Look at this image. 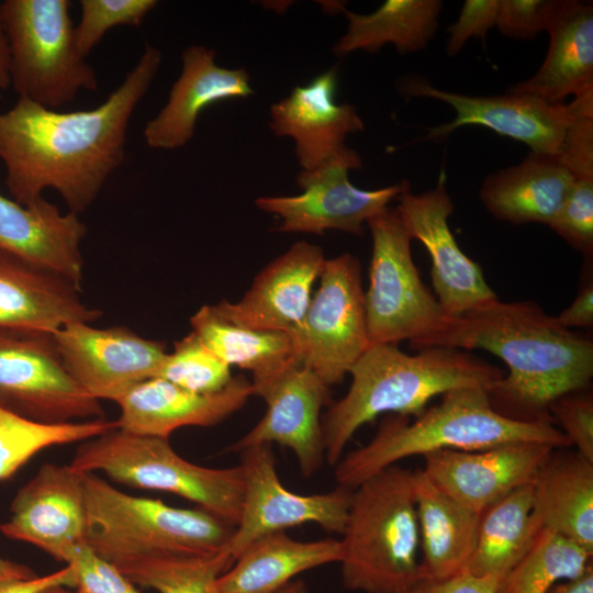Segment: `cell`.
<instances>
[{
	"label": "cell",
	"instance_id": "6da1fadb",
	"mask_svg": "<svg viewBox=\"0 0 593 593\" xmlns=\"http://www.w3.org/2000/svg\"><path fill=\"white\" fill-rule=\"evenodd\" d=\"M160 63V52L146 45L121 85L93 109L58 112L19 98L0 113V159L13 200L30 205L53 189L69 212L86 211L124 160L131 116Z\"/></svg>",
	"mask_w": 593,
	"mask_h": 593
},
{
	"label": "cell",
	"instance_id": "7a4b0ae2",
	"mask_svg": "<svg viewBox=\"0 0 593 593\" xmlns=\"http://www.w3.org/2000/svg\"><path fill=\"white\" fill-rule=\"evenodd\" d=\"M411 346L483 349L497 356L508 372L488 394L499 413L518 421H552L551 403L588 389L593 378L592 338L562 326L533 301L496 299L445 317Z\"/></svg>",
	"mask_w": 593,
	"mask_h": 593
},
{
	"label": "cell",
	"instance_id": "3957f363",
	"mask_svg": "<svg viewBox=\"0 0 593 593\" xmlns=\"http://www.w3.org/2000/svg\"><path fill=\"white\" fill-rule=\"evenodd\" d=\"M351 384L322 416L325 459L335 466L355 433L381 414L417 417L435 396L466 387L489 390L505 372L450 347L409 355L398 345H370L349 370Z\"/></svg>",
	"mask_w": 593,
	"mask_h": 593
},
{
	"label": "cell",
	"instance_id": "277c9868",
	"mask_svg": "<svg viewBox=\"0 0 593 593\" xmlns=\"http://www.w3.org/2000/svg\"><path fill=\"white\" fill-rule=\"evenodd\" d=\"M535 441L555 448L571 446L550 419L518 421L499 413L483 387L454 389L439 404L425 410L413 423L389 414L373 438L337 461L338 485L354 490L366 479L398 461L438 450H483L508 443Z\"/></svg>",
	"mask_w": 593,
	"mask_h": 593
},
{
	"label": "cell",
	"instance_id": "5b68a950",
	"mask_svg": "<svg viewBox=\"0 0 593 593\" xmlns=\"http://www.w3.org/2000/svg\"><path fill=\"white\" fill-rule=\"evenodd\" d=\"M412 473L393 465L353 490L340 540L347 590L406 593L424 578Z\"/></svg>",
	"mask_w": 593,
	"mask_h": 593
},
{
	"label": "cell",
	"instance_id": "8992f818",
	"mask_svg": "<svg viewBox=\"0 0 593 593\" xmlns=\"http://www.w3.org/2000/svg\"><path fill=\"white\" fill-rule=\"evenodd\" d=\"M87 546L116 568L145 558L224 550L234 527L211 513L120 491L83 472Z\"/></svg>",
	"mask_w": 593,
	"mask_h": 593
},
{
	"label": "cell",
	"instance_id": "52a82bcc",
	"mask_svg": "<svg viewBox=\"0 0 593 593\" xmlns=\"http://www.w3.org/2000/svg\"><path fill=\"white\" fill-rule=\"evenodd\" d=\"M85 473L102 472L132 488L176 494L235 527L244 493L240 466L209 468L178 455L168 439L118 427L82 441L69 463Z\"/></svg>",
	"mask_w": 593,
	"mask_h": 593
},
{
	"label": "cell",
	"instance_id": "ba28073f",
	"mask_svg": "<svg viewBox=\"0 0 593 593\" xmlns=\"http://www.w3.org/2000/svg\"><path fill=\"white\" fill-rule=\"evenodd\" d=\"M69 0H4L0 23L19 98L55 109L80 90L96 91L97 75L78 49Z\"/></svg>",
	"mask_w": 593,
	"mask_h": 593
},
{
	"label": "cell",
	"instance_id": "9c48e42d",
	"mask_svg": "<svg viewBox=\"0 0 593 593\" xmlns=\"http://www.w3.org/2000/svg\"><path fill=\"white\" fill-rule=\"evenodd\" d=\"M372 237L369 287L365 291L370 345H410L434 332L446 317L419 277L410 237L396 208L367 221Z\"/></svg>",
	"mask_w": 593,
	"mask_h": 593
},
{
	"label": "cell",
	"instance_id": "30bf717a",
	"mask_svg": "<svg viewBox=\"0 0 593 593\" xmlns=\"http://www.w3.org/2000/svg\"><path fill=\"white\" fill-rule=\"evenodd\" d=\"M318 279L301 324L289 335L294 357L331 388L370 346L360 261L349 253L325 259Z\"/></svg>",
	"mask_w": 593,
	"mask_h": 593
},
{
	"label": "cell",
	"instance_id": "8fae6325",
	"mask_svg": "<svg viewBox=\"0 0 593 593\" xmlns=\"http://www.w3.org/2000/svg\"><path fill=\"white\" fill-rule=\"evenodd\" d=\"M0 406L49 424L105 418L67 372L53 333L34 329L0 328Z\"/></svg>",
	"mask_w": 593,
	"mask_h": 593
},
{
	"label": "cell",
	"instance_id": "7c38bea8",
	"mask_svg": "<svg viewBox=\"0 0 593 593\" xmlns=\"http://www.w3.org/2000/svg\"><path fill=\"white\" fill-rule=\"evenodd\" d=\"M361 166L360 155L346 146L321 167L299 172L296 183L302 193L260 197L255 205L281 219L277 227L280 233L323 235L328 230H337L360 236L363 223L410 190L405 180L373 190L357 188L349 181L348 172Z\"/></svg>",
	"mask_w": 593,
	"mask_h": 593
},
{
	"label": "cell",
	"instance_id": "4fadbf2b",
	"mask_svg": "<svg viewBox=\"0 0 593 593\" xmlns=\"http://www.w3.org/2000/svg\"><path fill=\"white\" fill-rule=\"evenodd\" d=\"M239 452L244 477L242 512L225 547L233 560L256 539L306 523L331 533L344 532L353 490L338 485L324 493L298 494L282 485L271 444Z\"/></svg>",
	"mask_w": 593,
	"mask_h": 593
},
{
	"label": "cell",
	"instance_id": "5bb4252c",
	"mask_svg": "<svg viewBox=\"0 0 593 593\" xmlns=\"http://www.w3.org/2000/svg\"><path fill=\"white\" fill-rule=\"evenodd\" d=\"M250 382L253 394L265 400L266 413L226 451L277 443L293 451L303 477L315 474L325 459L321 410L329 401V387L295 357Z\"/></svg>",
	"mask_w": 593,
	"mask_h": 593
},
{
	"label": "cell",
	"instance_id": "9a60e30c",
	"mask_svg": "<svg viewBox=\"0 0 593 593\" xmlns=\"http://www.w3.org/2000/svg\"><path fill=\"white\" fill-rule=\"evenodd\" d=\"M61 361L90 396L115 402L135 384L155 378L167 350L123 326L75 322L53 333Z\"/></svg>",
	"mask_w": 593,
	"mask_h": 593
},
{
	"label": "cell",
	"instance_id": "2e32d148",
	"mask_svg": "<svg viewBox=\"0 0 593 593\" xmlns=\"http://www.w3.org/2000/svg\"><path fill=\"white\" fill-rule=\"evenodd\" d=\"M395 206L412 239L418 240L432 260L430 278L446 317H456L496 299L482 268L459 247L448 219L454 202L440 172L436 186L422 193L400 194Z\"/></svg>",
	"mask_w": 593,
	"mask_h": 593
},
{
	"label": "cell",
	"instance_id": "e0dca14e",
	"mask_svg": "<svg viewBox=\"0 0 593 593\" xmlns=\"http://www.w3.org/2000/svg\"><path fill=\"white\" fill-rule=\"evenodd\" d=\"M406 97L432 98L449 104L456 116L428 130L424 141H439L465 125H482L502 136L521 141L532 152L558 154L570 120L568 103L552 104L529 94L506 91L491 97L467 96L434 87L421 76L403 77Z\"/></svg>",
	"mask_w": 593,
	"mask_h": 593
},
{
	"label": "cell",
	"instance_id": "ac0fdd59",
	"mask_svg": "<svg viewBox=\"0 0 593 593\" xmlns=\"http://www.w3.org/2000/svg\"><path fill=\"white\" fill-rule=\"evenodd\" d=\"M0 532L66 563L76 547L87 545L83 472L70 465L44 463L18 490Z\"/></svg>",
	"mask_w": 593,
	"mask_h": 593
},
{
	"label": "cell",
	"instance_id": "d6986e66",
	"mask_svg": "<svg viewBox=\"0 0 593 593\" xmlns=\"http://www.w3.org/2000/svg\"><path fill=\"white\" fill-rule=\"evenodd\" d=\"M555 447L508 443L483 450H438L424 455L430 481L461 505L482 514L512 491L533 483Z\"/></svg>",
	"mask_w": 593,
	"mask_h": 593
},
{
	"label": "cell",
	"instance_id": "ffe728a7",
	"mask_svg": "<svg viewBox=\"0 0 593 593\" xmlns=\"http://www.w3.org/2000/svg\"><path fill=\"white\" fill-rule=\"evenodd\" d=\"M325 259L320 246L296 242L256 275L240 300H223L213 306L238 325L290 334L307 311Z\"/></svg>",
	"mask_w": 593,
	"mask_h": 593
},
{
	"label": "cell",
	"instance_id": "44dd1931",
	"mask_svg": "<svg viewBox=\"0 0 593 593\" xmlns=\"http://www.w3.org/2000/svg\"><path fill=\"white\" fill-rule=\"evenodd\" d=\"M253 394L251 382L236 377L221 391L197 393L160 378L135 384L115 403L118 428L143 436L168 439L186 426L210 427L240 410Z\"/></svg>",
	"mask_w": 593,
	"mask_h": 593
},
{
	"label": "cell",
	"instance_id": "7402d4cb",
	"mask_svg": "<svg viewBox=\"0 0 593 593\" xmlns=\"http://www.w3.org/2000/svg\"><path fill=\"white\" fill-rule=\"evenodd\" d=\"M336 68H331L270 107L269 127L275 135L294 141L302 170L331 160L346 147L348 134L365 127L354 105L336 103Z\"/></svg>",
	"mask_w": 593,
	"mask_h": 593
},
{
	"label": "cell",
	"instance_id": "603a6c76",
	"mask_svg": "<svg viewBox=\"0 0 593 593\" xmlns=\"http://www.w3.org/2000/svg\"><path fill=\"white\" fill-rule=\"evenodd\" d=\"M182 69L174 82L167 103L149 120L144 138L150 148L176 149L194 134L201 112L209 105L254 93L246 69H228L215 63V52L201 45L187 47Z\"/></svg>",
	"mask_w": 593,
	"mask_h": 593
},
{
	"label": "cell",
	"instance_id": "cb8c5ba5",
	"mask_svg": "<svg viewBox=\"0 0 593 593\" xmlns=\"http://www.w3.org/2000/svg\"><path fill=\"white\" fill-rule=\"evenodd\" d=\"M67 278L0 249V328L54 333L102 316Z\"/></svg>",
	"mask_w": 593,
	"mask_h": 593
},
{
	"label": "cell",
	"instance_id": "d4e9b609",
	"mask_svg": "<svg viewBox=\"0 0 593 593\" xmlns=\"http://www.w3.org/2000/svg\"><path fill=\"white\" fill-rule=\"evenodd\" d=\"M87 233L78 215L42 197L24 205L0 193V249L56 272L81 288L80 244Z\"/></svg>",
	"mask_w": 593,
	"mask_h": 593
},
{
	"label": "cell",
	"instance_id": "484cf974",
	"mask_svg": "<svg viewBox=\"0 0 593 593\" xmlns=\"http://www.w3.org/2000/svg\"><path fill=\"white\" fill-rule=\"evenodd\" d=\"M571 184L572 176L558 154L532 152L519 164L489 175L480 189V200L497 220L549 226Z\"/></svg>",
	"mask_w": 593,
	"mask_h": 593
},
{
	"label": "cell",
	"instance_id": "4316f807",
	"mask_svg": "<svg viewBox=\"0 0 593 593\" xmlns=\"http://www.w3.org/2000/svg\"><path fill=\"white\" fill-rule=\"evenodd\" d=\"M549 47L539 69L507 91L548 103L593 89V5L566 0L548 29Z\"/></svg>",
	"mask_w": 593,
	"mask_h": 593
},
{
	"label": "cell",
	"instance_id": "83f0119b",
	"mask_svg": "<svg viewBox=\"0 0 593 593\" xmlns=\"http://www.w3.org/2000/svg\"><path fill=\"white\" fill-rule=\"evenodd\" d=\"M424 578L440 581L467 570L481 514L461 505L418 469L412 473Z\"/></svg>",
	"mask_w": 593,
	"mask_h": 593
},
{
	"label": "cell",
	"instance_id": "f1b7e54d",
	"mask_svg": "<svg viewBox=\"0 0 593 593\" xmlns=\"http://www.w3.org/2000/svg\"><path fill=\"white\" fill-rule=\"evenodd\" d=\"M555 448L533 481V514L593 555V463L578 451Z\"/></svg>",
	"mask_w": 593,
	"mask_h": 593
},
{
	"label": "cell",
	"instance_id": "f546056e",
	"mask_svg": "<svg viewBox=\"0 0 593 593\" xmlns=\"http://www.w3.org/2000/svg\"><path fill=\"white\" fill-rule=\"evenodd\" d=\"M342 542L333 538L301 541L284 532L262 536L216 578L214 593H276L298 574L339 562Z\"/></svg>",
	"mask_w": 593,
	"mask_h": 593
},
{
	"label": "cell",
	"instance_id": "4dcf8cb0",
	"mask_svg": "<svg viewBox=\"0 0 593 593\" xmlns=\"http://www.w3.org/2000/svg\"><path fill=\"white\" fill-rule=\"evenodd\" d=\"M441 9L439 0H387L368 14L348 11L343 5L339 12L348 26L333 53H376L385 44H392L400 54L422 51L437 32Z\"/></svg>",
	"mask_w": 593,
	"mask_h": 593
},
{
	"label": "cell",
	"instance_id": "1f68e13d",
	"mask_svg": "<svg viewBox=\"0 0 593 593\" xmlns=\"http://www.w3.org/2000/svg\"><path fill=\"white\" fill-rule=\"evenodd\" d=\"M533 483H529L481 514L467 572L502 580L521 561L541 529L533 514Z\"/></svg>",
	"mask_w": 593,
	"mask_h": 593
},
{
	"label": "cell",
	"instance_id": "d6a6232c",
	"mask_svg": "<svg viewBox=\"0 0 593 593\" xmlns=\"http://www.w3.org/2000/svg\"><path fill=\"white\" fill-rule=\"evenodd\" d=\"M190 325L201 340L230 367L253 373V379L269 376L294 358L292 338L279 331L255 329L233 323L213 305H203Z\"/></svg>",
	"mask_w": 593,
	"mask_h": 593
},
{
	"label": "cell",
	"instance_id": "836d02e7",
	"mask_svg": "<svg viewBox=\"0 0 593 593\" xmlns=\"http://www.w3.org/2000/svg\"><path fill=\"white\" fill-rule=\"evenodd\" d=\"M115 427L116 421L107 418L58 424L42 423L0 406V481L14 475L44 449L82 443Z\"/></svg>",
	"mask_w": 593,
	"mask_h": 593
},
{
	"label": "cell",
	"instance_id": "e575fe53",
	"mask_svg": "<svg viewBox=\"0 0 593 593\" xmlns=\"http://www.w3.org/2000/svg\"><path fill=\"white\" fill-rule=\"evenodd\" d=\"M591 558L574 541L541 528L526 555L501 580L496 593H546L558 581L581 574Z\"/></svg>",
	"mask_w": 593,
	"mask_h": 593
},
{
	"label": "cell",
	"instance_id": "d590c367",
	"mask_svg": "<svg viewBox=\"0 0 593 593\" xmlns=\"http://www.w3.org/2000/svg\"><path fill=\"white\" fill-rule=\"evenodd\" d=\"M233 562L224 549L206 556L145 558L125 563L118 570L135 585L158 593H214V581Z\"/></svg>",
	"mask_w": 593,
	"mask_h": 593
},
{
	"label": "cell",
	"instance_id": "8d00e7d4",
	"mask_svg": "<svg viewBox=\"0 0 593 593\" xmlns=\"http://www.w3.org/2000/svg\"><path fill=\"white\" fill-rule=\"evenodd\" d=\"M155 378L191 392L214 393L223 390L234 377L231 367L191 331L167 353Z\"/></svg>",
	"mask_w": 593,
	"mask_h": 593
},
{
	"label": "cell",
	"instance_id": "74e56055",
	"mask_svg": "<svg viewBox=\"0 0 593 593\" xmlns=\"http://www.w3.org/2000/svg\"><path fill=\"white\" fill-rule=\"evenodd\" d=\"M80 20L75 26L76 42L83 57L104 34L119 25L139 26L157 5L156 0H81Z\"/></svg>",
	"mask_w": 593,
	"mask_h": 593
},
{
	"label": "cell",
	"instance_id": "f35d334b",
	"mask_svg": "<svg viewBox=\"0 0 593 593\" xmlns=\"http://www.w3.org/2000/svg\"><path fill=\"white\" fill-rule=\"evenodd\" d=\"M549 227L586 260H592L593 177L572 178L569 194Z\"/></svg>",
	"mask_w": 593,
	"mask_h": 593
},
{
	"label": "cell",
	"instance_id": "ab89813d",
	"mask_svg": "<svg viewBox=\"0 0 593 593\" xmlns=\"http://www.w3.org/2000/svg\"><path fill=\"white\" fill-rule=\"evenodd\" d=\"M566 0H500L495 27L515 40L548 31Z\"/></svg>",
	"mask_w": 593,
	"mask_h": 593
},
{
	"label": "cell",
	"instance_id": "60d3db41",
	"mask_svg": "<svg viewBox=\"0 0 593 593\" xmlns=\"http://www.w3.org/2000/svg\"><path fill=\"white\" fill-rule=\"evenodd\" d=\"M549 415L571 446L593 463V396L589 388L558 398L549 406Z\"/></svg>",
	"mask_w": 593,
	"mask_h": 593
},
{
	"label": "cell",
	"instance_id": "b9f144b4",
	"mask_svg": "<svg viewBox=\"0 0 593 593\" xmlns=\"http://www.w3.org/2000/svg\"><path fill=\"white\" fill-rule=\"evenodd\" d=\"M66 564L75 572V589L81 593H142L115 566L87 545L75 548Z\"/></svg>",
	"mask_w": 593,
	"mask_h": 593
},
{
	"label": "cell",
	"instance_id": "7bdbcfd3",
	"mask_svg": "<svg viewBox=\"0 0 593 593\" xmlns=\"http://www.w3.org/2000/svg\"><path fill=\"white\" fill-rule=\"evenodd\" d=\"M499 5L500 0H466L458 19L447 29V55H457L470 37L484 38L495 26Z\"/></svg>",
	"mask_w": 593,
	"mask_h": 593
},
{
	"label": "cell",
	"instance_id": "ee69618b",
	"mask_svg": "<svg viewBox=\"0 0 593 593\" xmlns=\"http://www.w3.org/2000/svg\"><path fill=\"white\" fill-rule=\"evenodd\" d=\"M500 582L494 577H475L465 571L440 581L422 578L406 593H496Z\"/></svg>",
	"mask_w": 593,
	"mask_h": 593
},
{
	"label": "cell",
	"instance_id": "f6af8a7d",
	"mask_svg": "<svg viewBox=\"0 0 593 593\" xmlns=\"http://www.w3.org/2000/svg\"><path fill=\"white\" fill-rule=\"evenodd\" d=\"M55 586L75 589V572L69 564L43 577L0 580V593H41Z\"/></svg>",
	"mask_w": 593,
	"mask_h": 593
},
{
	"label": "cell",
	"instance_id": "bcb514c9",
	"mask_svg": "<svg viewBox=\"0 0 593 593\" xmlns=\"http://www.w3.org/2000/svg\"><path fill=\"white\" fill-rule=\"evenodd\" d=\"M562 326L571 328H589L593 326V280L586 276L569 306L557 316Z\"/></svg>",
	"mask_w": 593,
	"mask_h": 593
},
{
	"label": "cell",
	"instance_id": "7dc6e473",
	"mask_svg": "<svg viewBox=\"0 0 593 593\" xmlns=\"http://www.w3.org/2000/svg\"><path fill=\"white\" fill-rule=\"evenodd\" d=\"M546 593H593V564L575 578L555 583Z\"/></svg>",
	"mask_w": 593,
	"mask_h": 593
},
{
	"label": "cell",
	"instance_id": "c3c4849f",
	"mask_svg": "<svg viewBox=\"0 0 593 593\" xmlns=\"http://www.w3.org/2000/svg\"><path fill=\"white\" fill-rule=\"evenodd\" d=\"M35 572L25 564L18 563L0 557V580L32 579Z\"/></svg>",
	"mask_w": 593,
	"mask_h": 593
},
{
	"label": "cell",
	"instance_id": "681fc988",
	"mask_svg": "<svg viewBox=\"0 0 593 593\" xmlns=\"http://www.w3.org/2000/svg\"><path fill=\"white\" fill-rule=\"evenodd\" d=\"M10 86V56L5 34L0 23V89Z\"/></svg>",
	"mask_w": 593,
	"mask_h": 593
},
{
	"label": "cell",
	"instance_id": "f907efd6",
	"mask_svg": "<svg viewBox=\"0 0 593 593\" xmlns=\"http://www.w3.org/2000/svg\"><path fill=\"white\" fill-rule=\"evenodd\" d=\"M276 593H307V588L302 580H292Z\"/></svg>",
	"mask_w": 593,
	"mask_h": 593
},
{
	"label": "cell",
	"instance_id": "816d5d0a",
	"mask_svg": "<svg viewBox=\"0 0 593 593\" xmlns=\"http://www.w3.org/2000/svg\"><path fill=\"white\" fill-rule=\"evenodd\" d=\"M41 593H81L76 589L67 588V586H55L47 589Z\"/></svg>",
	"mask_w": 593,
	"mask_h": 593
}]
</instances>
